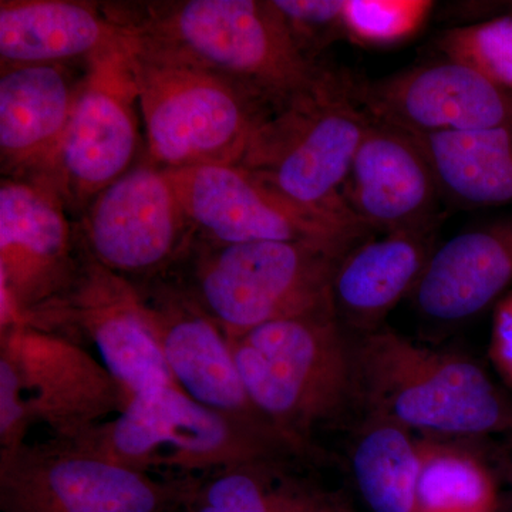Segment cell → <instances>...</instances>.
Listing matches in <instances>:
<instances>
[{
  "instance_id": "cell-11",
  "label": "cell",
  "mask_w": 512,
  "mask_h": 512,
  "mask_svg": "<svg viewBox=\"0 0 512 512\" xmlns=\"http://www.w3.org/2000/svg\"><path fill=\"white\" fill-rule=\"evenodd\" d=\"M52 184L3 177L0 184V326L26 320L62 298L79 274V235Z\"/></svg>"
},
{
  "instance_id": "cell-6",
  "label": "cell",
  "mask_w": 512,
  "mask_h": 512,
  "mask_svg": "<svg viewBox=\"0 0 512 512\" xmlns=\"http://www.w3.org/2000/svg\"><path fill=\"white\" fill-rule=\"evenodd\" d=\"M63 443L147 473L165 467L210 474L299 457L251 424L194 402L175 384L131 396L116 417Z\"/></svg>"
},
{
  "instance_id": "cell-28",
  "label": "cell",
  "mask_w": 512,
  "mask_h": 512,
  "mask_svg": "<svg viewBox=\"0 0 512 512\" xmlns=\"http://www.w3.org/2000/svg\"><path fill=\"white\" fill-rule=\"evenodd\" d=\"M293 39L309 59L316 62L320 50L345 35L343 0H274Z\"/></svg>"
},
{
  "instance_id": "cell-15",
  "label": "cell",
  "mask_w": 512,
  "mask_h": 512,
  "mask_svg": "<svg viewBox=\"0 0 512 512\" xmlns=\"http://www.w3.org/2000/svg\"><path fill=\"white\" fill-rule=\"evenodd\" d=\"M134 284L175 386L201 406L245 421L303 457L255 409L245 392L231 342L183 286L160 276Z\"/></svg>"
},
{
  "instance_id": "cell-1",
  "label": "cell",
  "mask_w": 512,
  "mask_h": 512,
  "mask_svg": "<svg viewBox=\"0 0 512 512\" xmlns=\"http://www.w3.org/2000/svg\"><path fill=\"white\" fill-rule=\"evenodd\" d=\"M229 342L249 400L303 457L318 454L316 431L359 404L353 340L333 309L276 320Z\"/></svg>"
},
{
  "instance_id": "cell-5",
  "label": "cell",
  "mask_w": 512,
  "mask_h": 512,
  "mask_svg": "<svg viewBox=\"0 0 512 512\" xmlns=\"http://www.w3.org/2000/svg\"><path fill=\"white\" fill-rule=\"evenodd\" d=\"M121 16L138 36L227 77L266 109L308 86L323 66L302 52L274 0H187Z\"/></svg>"
},
{
  "instance_id": "cell-8",
  "label": "cell",
  "mask_w": 512,
  "mask_h": 512,
  "mask_svg": "<svg viewBox=\"0 0 512 512\" xmlns=\"http://www.w3.org/2000/svg\"><path fill=\"white\" fill-rule=\"evenodd\" d=\"M164 171L192 232L211 244L305 242L348 254L370 234L360 222L289 200L239 165Z\"/></svg>"
},
{
  "instance_id": "cell-18",
  "label": "cell",
  "mask_w": 512,
  "mask_h": 512,
  "mask_svg": "<svg viewBox=\"0 0 512 512\" xmlns=\"http://www.w3.org/2000/svg\"><path fill=\"white\" fill-rule=\"evenodd\" d=\"M82 80L64 64L2 69L0 161L6 177L42 180L55 165Z\"/></svg>"
},
{
  "instance_id": "cell-12",
  "label": "cell",
  "mask_w": 512,
  "mask_h": 512,
  "mask_svg": "<svg viewBox=\"0 0 512 512\" xmlns=\"http://www.w3.org/2000/svg\"><path fill=\"white\" fill-rule=\"evenodd\" d=\"M26 325L56 333L82 332L128 399L174 384L137 285L84 251L69 291L33 313Z\"/></svg>"
},
{
  "instance_id": "cell-24",
  "label": "cell",
  "mask_w": 512,
  "mask_h": 512,
  "mask_svg": "<svg viewBox=\"0 0 512 512\" xmlns=\"http://www.w3.org/2000/svg\"><path fill=\"white\" fill-rule=\"evenodd\" d=\"M417 512H495L497 484L487 464L460 444L419 439Z\"/></svg>"
},
{
  "instance_id": "cell-7",
  "label": "cell",
  "mask_w": 512,
  "mask_h": 512,
  "mask_svg": "<svg viewBox=\"0 0 512 512\" xmlns=\"http://www.w3.org/2000/svg\"><path fill=\"white\" fill-rule=\"evenodd\" d=\"M345 255L305 242H205L178 284L234 340L276 320L333 309V275Z\"/></svg>"
},
{
  "instance_id": "cell-4",
  "label": "cell",
  "mask_w": 512,
  "mask_h": 512,
  "mask_svg": "<svg viewBox=\"0 0 512 512\" xmlns=\"http://www.w3.org/2000/svg\"><path fill=\"white\" fill-rule=\"evenodd\" d=\"M126 26L147 160L161 170L239 165L266 111L264 104L227 77Z\"/></svg>"
},
{
  "instance_id": "cell-17",
  "label": "cell",
  "mask_w": 512,
  "mask_h": 512,
  "mask_svg": "<svg viewBox=\"0 0 512 512\" xmlns=\"http://www.w3.org/2000/svg\"><path fill=\"white\" fill-rule=\"evenodd\" d=\"M441 192L416 137L383 121H370L357 148L343 200L370 232L434 229Z\"/></svg>"
},
{
  "instance_id": "cell-23",
  "label": "cell",
  "mask_w": 512,
  "mask_h": 512,
  "mask_svg": "<svg viewBox=\"0 0 512 512\" xmlns=\"http://www.w3.org/2000/svg\"><path fill=\"white\" fill-rule=\"evenodd\" d=\"M353 476L373 512H417L419 439L375 414H367L352 450Z\"/></svg>"
},
{
  "instance_id": "cell-19",
  "label": "cell",
  "mask_w": 512,
  "mask_h": 512,
  "mask_svg": "<svg viewBox=\"0 0 512 512\" xmlns=\"http://www.w3.org/2000/svg\"><path fill=\"white\" fill-rule=\"evenodd\" d=\"M512 285V218L461 232L434 249L412 293L424 318L456 323L477 316Z\"/></svg>"
},
{
  "instance_id": "cell-16",
  "label": "cell",
  "mask_w": 512,
  "mask_h": 512,
  "mask_svg": "<svg viewBox=\"0 0 512 512\" xmlns=\"http://www.w3.org/2000/svg\"><path fill=\"white\" fill-rule=\"evenodd\" d=\"M357 99L370 119L414 136L512 124V92L450 59L357 83Z\"/></svg>"
},
{
  "instance_id": "cell-9",
  "label": "cell",
  "mask_w": 512,
  "mask_h": 512,
  "mask_svg": "<svg viewBox=\"0 0 512 512\" xmlns=\"http://www.w3.org/2000/svg\"><path fill=\"white\" fill-rule=\"evenodd\" d=\"M188 485L161 483L57 440L0 457L2 512H171Z\"/></svg>"
},
{
  "instance_id": "cell-30",
  "label": "cell",
  "mask_w": 512,
  "mask_h": 512,
  "mask_svg": "<svg viewBox=\"0 0 512 512\" xmlns=\"http://www.w3.org/2000/svg\"><path fill=\"white\" fill-rule=\"evenodd\" d=\"M488 353L494 369L512 389V291L495 305Z\"/></svg>"
},
{
  "instance_id": "cell-26",
  "label": "cell",
  "mask_w": 512,
  "mask_h": 512,
  "mask_svg": "<svg viewBox=\"0 0 512 512\" xmlns=\"http://www.w3.org/2000/svg\"><path fill=\"white\" fill-rule=\"evenodd\" d=\"M439 47L446 59L464 64L512 92V13L447 30Z\"/></svg>"
},
{
  "instance_id": "cell-31",
  "label": "cell",
  "mask_w": 512,
  "mask_h": 512,
  "mask_svg": "<svg viewBox=\"0 0 512 512\" xmlns=\"http://www.w3.org/2000/svg\"><path fill=\"white\" fill-rule=\"evenodd\" d=\"M301 512H350L349 508L339 503L336 498L312 491Z\"/></svg>"
},
{
  "instance_id": "cell-3",
  "label": "cell",
  "mask_w": 512,
  "mask_h": 512,
  "mask_svg": "<svg viewBox=\"0 0 512 512\" xmlns=\"http://www.w3.org/2000/svg\"><path fill=\"white\" fill-rule=\"evenodd\" d=\"M370 121L357 83L322 66L308 86L262 114L239 167L303 207L357 221L343 185Z\"/></svg>"
},
{
  "instance_id": "cell-22",
  "label": "cell",
  "mask_w": 512,
  "mask_h": 512,
  "mask_svg": "<svg viewBox=\"0 0 512 512\" xmlns=\"http://www.w3.org/2000/svg\"><path fill=\"white\" fill-rule=\"evenodd\" d=\"M414 137L429 158L441 197L466 207L512 205V124Z\"/></svg>"
},
{
  "instance_id": "cell-25",
  "label": "cell",
  "mask_w": 512,
  "mask_h": 512,
  "mask_svg": "<svg viewBox=\"0 0 512 512\" xmlns=\"http://www.w3.org/2000/svg\"><path fill=\"white\" fill-rule=\"evenodd\" d=\"M279 466H244L188 485V512H301L312 491L278 477Z\"/></svg>"
},
{
  "instance_id": "cell-20",
  "label": "cell",
  "mask_w": 512,
  "mask_h": 512,
  "mask_svg": "<svg viewBox=\"0 0 512 512\" xmlns=\"http://www.w3.org/2000/svg\"><path fill=\"white\" fill-rule=\"evenodd\" d=\"M433 235L434 229L393 232L350 249L332 281L340 325L356 336L383 328L387 315L419 284L436 249Z\"/></svg>"
},
{
  "instance_id": "cell-10",
  "label": "cell",
  "mask_w": 512,
  "mask_h": 512,
  "mask_svg": "<svg viewBox=\"0 0 512 512\" xmlns=\"http://www.w3.org/2000/svg\"><path fill=\"white\" fill-rule=\"evenodd\" d=\"M86 63L55 165L42 178L62 194L70 208L87 207L126 174L140 141V103L127 29L119 42Z\"/></svg>"
},
{
  "instance_id": "cell-14",
  "label": "cell",
  "mask_w": 512,
  "mask_h": 512,
  "mask_svg": "<svg viewBox=\"0 0 512 512\" xmlns=\"http://www.w3.org/2000/svg\"><path fill=\"white\" fill-rule=\"evenodd\" d=\"M35 423L70 441L116 417L128 397L103 363L69 336L29 325L0 330Z\"/></svg>"
},
{
  "instance_id": "cell-27",
  "label": "cell",
  "mask_w": 512,
  "mask_h": 512,
  "mask_svg": "<svg viewBox=\"0 0 512 512\" xmlns=\"http://www.w3.org/2000/svg\"><path fill=\"white\" fill-rule=\"evenodd\" d=\"M433 9L430 0H343V29L359 45L392 46L416 35Z\"/></svg>"
},
{
  "instance_id": "cell-13",
  "label": "cell",
  "mask_w": 512,
  "mask_h": 512,
  "mask_svg": "<svg viewBox=\"0 0 512 512\" xmlns=\"http://www.w3.org/2000/svg\"><path fill=\"white\" fill-rule=\"evenodd\" d=\"M191 237L170 178L148 160L90 201L80 232L90 258L130 281L163 276L183 258Z\"/></svg>"
},
{
  "instance_id": "cell-21",
  "label": "cell",
  "mask_w": 512,
  "mask_h": 512,
  "mask_svg": "<svg viewBox=\"0 0 512 512\" xmlns=\"http://www.w3.org/2000/svg\"><path fill=\"white\" fill-rule=\"evenodd\" d=\"M119 13L67 0H2V69L28 64H63L90 59L126 33Z\"/></svg>"
},
{
  "instance_id": "cell-29",
  "label": "cell",
  "mask_w": 512,
  "mask_h": 512,
  "mask_svg": "<svg viewBox=\"0 0 512 512\" xmlns=\"http://www.w3.org/2000/svg\"><path fill=\"white\" fill-rule=\"evenodd\" d=\"M30 413L15 367L0 357V457L10 456L29 444Z\"/></svg>"
},
{
  "instance_id": "cell-32",
  "label": "cell",
  "mask_w": 512,
  "mask_h": 512,
  "mask_svg": "<svg viewBox=\"0 0 512 512\" xmlns=\"http://www.w3.org/2000/svg\"><path fill=\"white\" fill-rule=\"evenodd\" d=\"M508 480H510V484L512 487V451L510 461H508Z\"/></svg>"
},
{
  "instance_id": "cell-2",
  "label": "cell",
  "mask_w": 512,
  "mask_h": 512,
  "mask_svg": "<svg viewBox=\"0 0 512 512\" xmlns=\"http://www.w3.org/2000/svg\"><path fill=\"white\" fill-rule=\"evenodd\" d=\"M367 414L437 436L512 431V400L474 360L419 345L389 326L353 340Z\"/></svg>"
}]
</instances>
